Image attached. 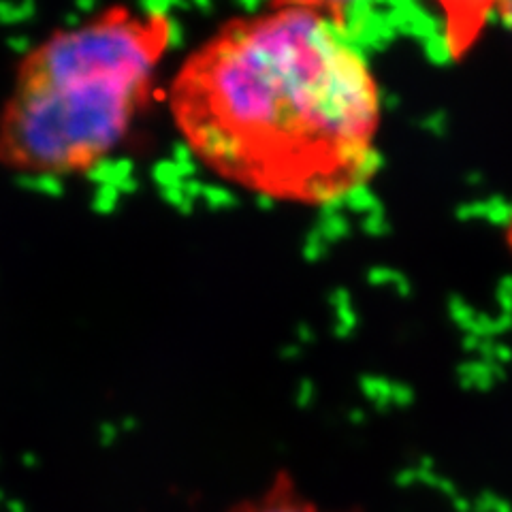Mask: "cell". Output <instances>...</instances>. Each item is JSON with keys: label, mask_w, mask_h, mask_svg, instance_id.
I'll use <instances>...</instances> for the list:
<instances>
[{"label": "cell", "mask_w": 512, "mask_h": 512, "mask_svg": "<svg viewBox=\"0 0 512 512\" xmlns=\"http://www.w3.org/2000/svg\"><path fill=\"white\" fill-rule=\"evenodd\" d=\"M224 512H363L361 508H323L303 493L297 478L288 470H278L259 493L237 500Z\"/></svg>", "instance_id": "3"}, {"label": "cell", "mask_w": 512, "mask_h": 512, "mask_svg": "<svg viewBox=\"0 0 512 512\" xmlns=\"http://www.w3.org/2000/svg\"><path fill=\"white\" fill-rule=\"evenodd\" d=\"M173 39V18L152 5L107 7L47 35L0 109V165L37 178L99 167L150 105Z\"/></svg>", "instance_id": "2"}, {"label": "cell", "mask_w": 512, "mask_h": 512, "mask_svg": "<svg viewBox=\"0 0 512 512\" xmlns=\"http://www.w3.org/2000/svg\"><path fill=\"white\" fill-rule=\"evenodd\" d=\"M504 242H506V248H508V252H510V256H512V216H510V220H508V224H506Z\"/></svg>", "instance_id": "5"}, {"label": "cell", "mask_w": 512, "mask_h": 512, "mask_svg": "<svg viewBox=\"0 0 512 512\" xmlns=\"http://www.w3.org/2000/svg\"><path fill=\"white\" fill-rule=\"evenodd\" d=\"M169 109L207 171L269 201L338 203L378 169L380 86L340 5L224 22L175 71Z\"/></svg>", "instance_id": "1"}, {"label": "cell", "mask_w": 512, "mask_h": 512, "mask_svg": "<svg viewBox=\"0 0 512 512\" xmlns=\"http://www.w3.org/2000/svg\"><path fill=\"white\" fill-rule=\"evenodd\" d=\"M493 9L498 11L500 20L506 24L508 32H510V35H512V3H502V5H495Z\"/></svg>", "instance_id": "4"}]
</instances>
